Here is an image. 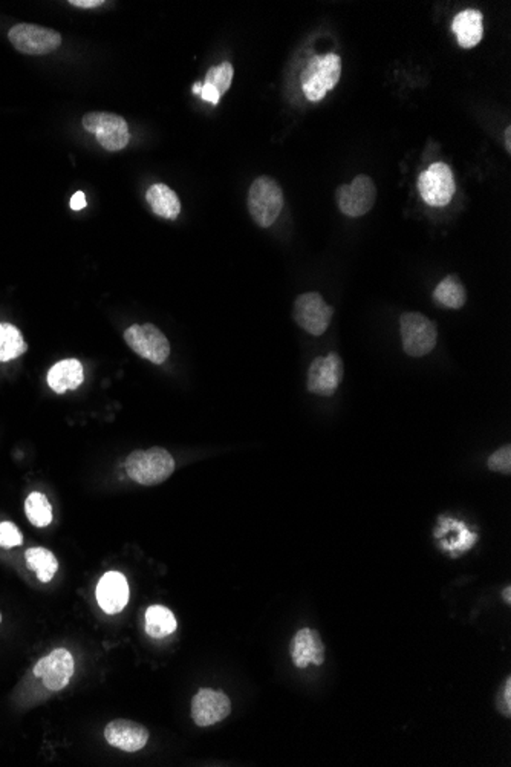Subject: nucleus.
<instances>
[{
    "label": "nucleus",
    "mask_w": 511,
    "mask_h": 767,
    "mask_svg": "<svg viewBox=\"0 0 511 767\" xmlns=\"http://www.w3.org/2000/svg\"><path fill=\"white\" fill-rule=\"evenodd\" d=\"M126 473L140 486H158L172 477L175 472V458L162 448L135 451L124 462Z\"/></svg>",
    "instance_id": "f257e3e1"
},
{
    "label": "nucleus",
    "mask_w": 511,
    "mask_h": 767,
    "mask_svg": "<svg viewBox=\"0 0 511 767\" xmlns=\"http://www.w3.org/2000/svg\"><path fill=\"white\" fill-rule=\"evenodd\" d=\"M8 39L15 50L26 55H46L54 53L62 44L57 31L33 24H19L11 28Z\"/></svg>",
    "instance_id": "0eeeda50"
},
{
    "label": "nucleus",
    "mask_w": 511,
    "mask_h": 767,
    "mask_svg": "<svg viewBox=\"0 0 511 767\" xmlns=\"http://www.w3.org/2000/svg\"><path fill=\"white\" fill-rule=\"evenodd\" d=\"M25 513L28 521L39 529L50 526L53 521V507L43 493L33 492L26 498Z\"/></svg>",
    "instance_id": "b1692460"
},
{
    "label": "nucleus",
    "mask_w": 511,
    "mask_h": 767,
    "mask_svg": "<svg viewBox=\"0 0 511 767\" xmlns=\"http://www.w3.org/2000/svg\"><path fill=\"white\" fill-rule=\"evenodd\" d=\"M233 75H235V69H233V64L228 63V62H224V63L217 64V66H213V68L208 69V73L206 75V82L204 83L208 84V86H212L213 89H217V94L224 95L226 94L227 91L230 89L231 82H233Z\"/></svg>",
    "instance_id": "393cba45"
},
{
    "label": "nucleus",
    "mask_w": 511,
    "mask_h": 767,
    "mask_svg": "<svg viewBox=\"0 0 511 767\" xmlns=\"http://www.w3.org/2000/svg\"><path fill=\"white\" fill-rule=\"evenodd\" d=\"M202 83L193 84V94H201Z\"/></svg>",
    "instance_id": "473e14b6"
},
{
    "label": "nucleus",
    "mask_w": 511,
    "mask_h": 767,
    "mask_svg": "<svg viewBox=\"0 0 511 767\" xmlns=\"http://www.w3.org/2000/svg\"><path fill=\"white\" fill-rule=\"evenodd\" d=\"M83 128L94 133L101 148L109 152L123 150L129 144L128 121L117 113L89 112L83 117Z\"/></svg>",
    "instance_id": "20e7f679"
},
{
    "label": "nucleus",
    "mask_w": 511,
    "mask_h": 767,
    "mask_svg": "<svg viewBox=\"0 0 511 767\" xmlns=\"http://www.w3.org/2000/svg\"><path fill=\"white\" fill-rule=\"evenodd\" d=\"M400 331L404 353L410 357H423L432 353L437 345V326L421 313H404L400 319Z\"/></svg>",
    "instance_id": "39448f33"
},
{
    "label": "nucleus",
    "mask_w": 511,
    "mask_h": 767,
    "mask_svg": "<svg viewBox=\"0 0 511 767\" xmlns=\"http://www.w3.org/2000/svg\"><path fill=\"white\" fill-rule=\"evenodd\" d=\"M343 360L337 353L317 357L308 371V391L322 397H333L344 375Z\"/></svg>",
    "instance_id": "f8f14e48"
},
{
    "label": "nucleus",
    "mask_w": 511,
    "mask_h": 767,
    "mask_svg": "<svg viewBox=\"0 0 511 767\" xmlns=\"http://www.w3.org/2000/svg\"><path fill=\"white\" fill-rule=\"evenodd\" d=\"M177 617L162 606H152L146 611V633L153 639L168 637L177 630Z\"/></svg>",
    "instance_id": "4be33fe9"
},
{
    "label": "nucleus",
    "mask_w": 511,
    "mask_h": 767,
    "mask_svg": "<svg viewBox=\"0 0 511 767\" xmlns=\"http://www.w3.org/2000/svg\"><path fill=\"white\" fill-rule=\"evenodd\" d=\"M452 31L453 34L457 35L458 44H459L461 48H466V50L475 48L481 42L482 35H484L481 11H461L453 19Z\"/></svg>",
    "instance_id": "f3484780"
},
{
    "label": "nucleus",
    "mask_w": 511,
    "mask_h": 767,
    "mask_svg": "<svg viewBox=\"0 0 511 767\" xmlns=\"http://www.w3.org/2000/svg\"><path fill=\"white\" fill-rule=\"evenodd\" d=\"M504 138H506V150H508V152H511V128H510V126H508V128L506 129V137H504Z\"/></svg>",
    "instance_id": "7c9ffc66"
},
{
    "label": "nucleus",
    "mask_w": 511,
    "mask_h": 767,
    "mask_svg": "<svg viewBox=\"0 0 511 767\" xmlns=\"http://www.w3.org/2000/svg\"><path fill=\"white\" fill-rule=\"evenodd\" d=\"M106 742L123 752H138L148 744L149 731L130 720H113L104 729Z\"/></svg>",
    "instance_id": "4468645a"
},
{
    "label": "nucleus",
    "mask_w": 511,
    "mask_h": 767,
    "mask_svg": "<svg viewBox=\"0 0 511 767\" xmlns=\"http://www.w3.org/2000/svg\"><path fill=\"white\" fill-rule=\"evenodd\" d=\"M0 624H2V613H0Z\"/></svg>",
    "instance_id": "72a5a7b5"
},
{
    "label": "nucleus",
    "mask_w": 511,
    "mask_h": 767,
    "mask_svg": "<svg viewBox=\"0 0 511 767\" xmlns=\"http://www.w3.org/2000/svg\"><path fill=\"white\" fill-rule=\"evenodd\" d=\"M488 468H490V471H493V472H501L510 475L511 448L508 444H506V446H502L501 449H497V452L493 453L492 457L488 458Z\"/></svg>",
    "instance_id": "bb28decb"
},
{
    "label": "nucleus",
    "mask_w": 511,
    "mask_h": 767,
    "mask_svg": "<svg viewBox=\"0 0 511 767\" xmlns=\"http://www.w3.org/2000/svg\"><path fill=\"white\" fill-rule=\"evenodd\" d=\"M340 212L350 218L363 217L374 207L377 189L368 175H359L351 184H344L335 193Z\"/></svg>",
    "instance_id": "9d476101"
},
{
    "label": "nucleus",
    "mask_w": 511,
    "mask_h": 767,
    "mask_svg": "<svg viewBox=\"0 0 511 767\" xmlns=\"http://www.w3.org/2000/svg\"><path fill=\"white\" fill-rule=\"evenodd\" d=\"M290 655L297 668H306L308 665L320 666L324 662V645L319 633L311 628L300 630L291 640Z\"/></svg>",
    "instance_id": "dca6fc26"
},
{
    "label": "nucleus",
    "mask_w": 511,
    "mask_h": 767,
    "mask_svg": "<svg viewBox=\"0 0 511 767\" xmlns=\"http://www.w3.org/2000/svg\"><path fill=\"white\" fill-rule=\"evenodd\" d=\"M231 713V702L226 694L215 689H201L192 700L193 722L207 728L226 720Z\"/></svg>",
    "instance_id": "ddd939ff"
},
{
    "label": "nucleus",
    "mask_w": 511,
    "mask_h": 767,
    "mask_svg": "<svg viewBox=\"0 0 511 767\" xmlns=\"http://www.w3.org/2000/svg\"><path fill=\"white\" fill-rule=\"evenodd\" d=\"M86 204L88 202H86V197H84L83 192H77L74 197L71 198V209L72 210H83Z\"/></svg>",
    "instance_id": "c756f323"
},
{
    "label": "nucleus",
    "mask_w": 511,
    "mask_h": 767,
    "mask_svg": "<svg viewBox=\"0 0 511 767\" xmlns=\"http://www.w3.org/2000/svg\"><path fill=\"white\" fill-rule=\"evenodd\" d=\"M28 350L24 335L14 325L0 322V362H10Z\"/></svg>",
    "instance_id": "5701e85b"
},
{
    "label": "nucleus",
    "mask_w": 511,
    "mask_h": 767,
    "mask_svg": "<svg viewBox=\"0 0 511 767\" xmlns=\"http://www.w3.org/2000/svg\"><path fill=\"white\" fill-rule=\"evenodd\" d=\"M75 671L74 655L68 649L57 648L51 651L35 664L33 673L42 680L44 688L50 691H62L68 686Z\"/></svg>",
    "instance_id": "9b49d317"
},
{
    "label": "nucleus",
    "mask_w": 511,
    "mask_h": 767,
    "mask_svg": "<svg viewBox=\"0 0 511 767\" xmlns=\"http://www.w3.org/2000/svg\"><path fill=\"white\" fill-rule=\"evenodd\" d=\"M123 335L129 348L150 364H162L170 355L168 337L155 325H132Z\"/></svg>",
    "instance_id": "423d86ee"
},
{
    "label": "nucleus",
    "mask_w": 511,
    "mask_h": 767,
    "mask_svg": "<svg viewBox=\"0 0 511 767\" xmlns=\"http://www.w3.org/2000/svg\"><path fill=\"white\" fill-rule=\"evenodd\" d=\"M342 75V60L337 54H326L323 57L314 55L306 63L300 75L302 88L306 99L320 102L331 89L339 83Z\"/></svg>",
    "instance_id": "7ed1b4c3"
},
{
    "label": "nucleus",
    "mask_w": 511,
    "mask_h": 767,
    "mask_svg": "<svg viewBox=\"0 0 511 767\" xmlns=\"http://www.w3.org/2000/svg\"><path fill=\"white\" fill-rule=\"evenodd\" d=\"M499 711H501L504 715L506 717H510L511 714V680L510 677L506 679V686H504V691H502L501 700H499Z\"/></svg>",
    "instance_id": "cd10ccee"
},
{
    "label": "nucleus",
    "mask_w": 511,
    "mask_h": 767,
    "mask_svg": "<svg viewBox=\"0 0 511 767\" xmlns=\"http://www.w3.org/2000/svg\"><path fill=\"white\" fill-rule=\"evenodd\" d=\"M103 4V0H71L69 2V5L79 6V8H97Z\"/></svg>",
    "instance_id": "c85d7f7f"
},
{
    "label": "nucleus",
    "mask_w": 511,
    "mask_h": 767,
    "mask_svg": "<svg viewBox=\"0 0 511 767\" xmlns=\"http://www.w3.org/2000/svg\"><path fill=\"white\" fill-rule=\"evenodd\" d=\"M48 384L55 393H63L69 389H77L83 384V364L79 360H60L48 373Z\"/></svg>",
    "instance_id": "a211bd4d"
},
{
    "label": "nucleus",
    "mask_w": 511,
    "mask_h": 767,
    "mask_svg": "<svg viewBox=\"0 0 511 767\" xmlns=\"http://www.w3.org/2000/svg\"><path fill=\"white\" fill-rule=\"evenodd\" d=\"M433 299L446 308L459 310L468 302V291L466 286H462V282L458 279L457 275H450L438 284L433 291Z\"/></svg>",
    "instance_id": "aec40b11"
},
{
    "label": "nucleus",
    "mask_w": 511,
    "mask_h": 767,
    "mask_svg": "<svg viewBox=\"0 0 511 767\" xmlns=\"http://www.w3.org/2000/svg\"><path fill=\"white\" fill-rule=\"evenodd\" d=\"M97 600L108 615H119L129 602V584L119 571H108L97 587Z\"/></svg>",
    "instance_id": "2eb2a0df"
},
{
    "label": "nucleus",
    "mask_w": 511,
    "mask_h": 767,
    "mask_svg": "<svg viewBox=\"0 0 511 767\" xmlns=\"http://www.w3.org/2000/svg\"><path fill=\"white\" fill-rule=\"evenodd\" d=\"M26 564L31 570L34 571L37 579L40 582H50L54 578L55 573L59 570V561L55 558L54 553L46 550L43 547H33L28 549L25 553Z\"/></svg>",
    "instance_id": "412c9836"
},
{
    "label": "nucleus",
    "mask_w": 511,
    "mask_h": 767,
    "mask_svg": "<svg viewBox=\"0 0 511 767\" xmlns=\"http://www.w3.org/2000/svg\"><path fill=\"white\" fill-rule=\"evenodd\" d=\"M418 190L429 206H448L457 192L452 169L444 162H435L419 175Z\"/></svg>",
    "instance_id": "1a4fd4ad"
},
{
    "label": "nucleus",
    "mask_w": 511,
    "mask_h": 767,
    "mask_svg": "<svg viewBox=\"0 0 511 767\" xmlns=\"http://www.w3.org/2000/svg\"><path fill=\"white\" fill-rule=\"evenodd\" d=\"M293 316H294L295 324L308 335H322L330 326L331 319L334 316V308L326 306L323 296L313 291V293L297 296Z\"/></svg>",
    "instance_id": "6e6552de"
},
{
    "label": "nucleus",
    "mask_w": 511,
    "mask_h": 767,
    "mask_svg": "<svg viewBox=\"0 0 511 767\" xmlns=\"http://www.w3.org/2000/svg\"><path fill=\"white\" fill-rule=\"evenodd\" d=\"M502 596H504V599H506V604H511V588H510V587H506V590H504V593H502Z\"/></svg>",
    "instance_id": "2f4dec72"
},
{
    "label": "nucleus",
    "mask_w": 511,
    "mask_h": 767,
    "mask_svg": "<svg viewBox=\"0 0 511 767\" xmlns=\"http://www.w3.org/2000/svg\"><path fill=\"white\" fill-rule=\"evenodd\" d=\"M22 542H24V537L19 527L10 521L0 522V547L13 549V547L22 546Z\"/></svg>",
    "instance_id": "a878e982"
},
{
    "label": "nucleus",
    "mask_w": 511,
    "mask_h": 767,
    "mask_svg": "<svg viewBox=\"0 0 511 767\" xmlns=\"http://www.w3.org/2000/svg\"><path fill=\"white\" fill-rule=\"evenodd\" d=\"M146 201L157 217L175 221L181 213V201L177 193L166 184H153L148 189Z\"/></svg>",
    "instance_id": "6ab92c4d"
},
{
    "label": "nucleus",
    "mask_w": 511,
    "mask_h": 767,
    "mask_svg": "<svg viewBox=\"0 0 511 767\" xmlns=\"http://www.w3.org/2000/svg\"><path fill=\"white\" fill-rule=\"evenodd\" d=\"M284 209V192L270 177L256 178L248 192L251 218L262 228L273 226Z\"/></svg>",
    "instance_id": "f03ea898"
}]
</instances>
